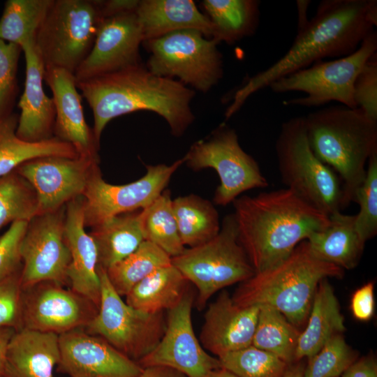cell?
I'll return each instance as SVG.
<instances>
[{
  "instance_id": "obj_1",
  "label": "cell",
  "mask_w": 377,
  "mask_h": 377,
  "mask_svg": "<svg viewBox=\"0 0 377 377\" xmlns=\"http://www.w3.org/2000/svg\"><path fill=\"white\" fill-rule=\"evenodd\" d=\"M377 24L376 0H323L316 14L298 29L283 57L251 77L233 94L225 117L228 119L254 93L276 80L325 58H339L355 51Z\"/></svg>"
},
{
  "instance_id": "obj_2",
  "label": "cell",
  "mask_w": 377,
  "mask_h": 377,
  "mask_svg": "<svg viewBox=\"0 0 377 377\" xmlns=\"http://www.w3.org/2000/svg\"><path fill=\"white\" fill-rule=\"evenodd\" d=\"M94 115L93 131L100 143L114 118L151 111L168 124L172 134L183 135L195 119L191 103L195 91L174 79L160 77L142 64L82 81H76Z\"/></svg>"
},
{
  "instance_id": "obj_3",
  "label": "cell",
  "mask_w": 377,
  "mask_h": 377,
  "mask_svg": "<svg viewBox=\"0 0 377 377\" xmlns=\"http://www.w3.org/2000/svg\"><path fill=\"white\" fill-rule=\"evenodd\" d=\"M232 204L238 239L256 273L283 261L329 222L287 188L237 197Z\"/></svg>"
},
{
  "instance_id": "obj_4",
  "label": "cell",
  "mask_w": 377,
  "mask_h": 377,
  "mask_svg": "<svg viewBox=\"0 0 377 377\" xmlns=\"http://www.w3.org/2000/svg\"><path fill=\"white\" fill-rule=\"evenodd\" d=\"M304 121L312 151L342 182L345 208L354 202L366 176V165L377 151V121L357 108L343 105L311 112Z\"/></svg>"
},
{
  "instance_id": "obj_5",
  "label": "cell",
  "mask_w": 377,
  "mask_h": 377,
  "mask_svg": "<svg viewBox=\"0 0 377 377\" xmlns=\"http://www.w3.org/2000/svg\"><path fill=\"white\" fill-rule=\"evenodd\" d=\"M343 273L341 267L318 258L304 240L283 261L242 282L232 298L240 306H272L299 326L308 318L319 283L341 278Z\"/></svg>"
},
{
  "instance_id": "obj_6",
  "label": "cell",
  "mask_w": 377,
  "mask_h": 377,
  "mask_svg": "<svg viewBox=\"0 0 377 377\" xmlns=\"http://www.w3.org/2000/svg\"><path fill=\"white\" fill-rule=\"evenodd\" d=\"M275 150L279 174L287 188L328 216L344 209L342 182L312 151L304 117L282 124Z\"/></svg>"
},
{
  "instance_id": "obj_7",
  "label": "cell",
  "mask_w": 377,
  "mask_h": 377,
  "mask_svg": "<svg viewBox=\"0 0 377 377\" xmlns=\"http://www.w3.org/2000/svg\"><path fill=\"white\" fill-rule=\"evenodd\" d=\"M171 263L198 290L196 306L205 308L219 290L242 283L255 270L240 244L233 214L227 215L218 235L201 245L185 249Z\"/></svg>"
},
{
  "instance_id": "obj_8",
  "label": "cell",
  "mask_w": 377,
  "mask_h": 377,
  "mask_svg": "<svg viewBox=\"0 0 377 377\" xmlns=\"http://www.w3.org/2000/svg\"><path fill=\"white\" fill-rule=\"evenodd\" d=\"M103 18L100 0H54L36 37L45 67L74 74L91 52Z\"/></svg>"
},
{
  "instance_id": "obj_9",
  "label": "cell",
  "mask_w": 377,
  "mask_h": 377,
  "mask_svg": "<svg viewBox=\"0 0 377 377\" xmlns=\"http://www.w3.org/2000/svg\"><path fill=\"white\" fill-rule=\"evenodd\" d=\"M142 43L150 52L146 67L154 75L177 77L184 85L203 93L223 77L219 43L198 30L175 31Z\"/></svg>"
},
{
  "instance_id": "obj_10",
  "label": "cell",
  "mask_w": 377,
  "mask_h": 377,
  "mask_svg": "<svg viewBox=\"0 0 377 377\" xmlns=\"http://www.w3.org/2000/svg\"><path fill=\"white\" fill-rule=\"evenodd\" d=\"M376 50L377 34L374 30L351 54L315 63L276 80L269 87L278 94L300 91L306 94L284 101L285 105L318 107L336 101L350 108H357L353 98L355 80Z\"/></svg>"
},
{
  "instance_id": "obj_11",
  "label": "cell",
  "mask_w": 377,
  "mask_h": 377,
  "mask_svg": "<svg viewBox=\"0 0 377 377\" xmlns=\"http://www.w3.org/2000/svg\"><path fill=\"white\" fill-rule=\"evenodd\" d=\"M98 273L101 288L98 311L84 329L138 363L161 340L166 325L163 312L147 313L131 306L114 289L106 270L98 266Z\"/></svg>"
},
{
  "instance_id": "obj_12",
  "label": "cell",
  "mask_w": 377,
  "mask_h": 377,
  "mask_svg": "<svg viewBox=\"0 0 377 377\" xmlns=\"http://www.w3.org/2000/svg\"><path fill=\"white\" fill-rule=\"evenodd\" d=\"M184 157L194 171L216 170L220 184L214 202L218 205L226 206L244 191L269 185L258 163L240 146L235 131L224 124L206 140L195 142Z\"/></svg>"
},
{
  "instance_id": "obj_13",
  "label": "cell",
  "mask_w": 377,
  "mask_h": 377,
  "mask_svg": "<svg viewBox=\"0 0 377 377\" xmlns=\"http://www.w3.org/2000/svg\"><path fill=\"white\" fill-rule=\"evenodd\" d=\"M184 161L183 157L169 165H148L144 176L123 185L106 182L97 168L82 195L85 227L93 228L117 215L147 207L164 191L172 175Z\"/></svg>"
},
{
  "instance_id": "obj_14",
  "label": "cell",
  "mask_w": 377,
  "mask_h": 377,
  "mask_svg": "<svg viewBox=\"0 0 377 377\" xmlns=\"http://www.w3.org/2000/svg\"><path fill=\"white\" fill-rule=\"evenodd\" d=\"M66 205L28 222L21 245L22 290L43 281L68 283L71 261L64 239Z\"/></svg>"
},
{
  "instance_id": "obj_15",
  "label": "cell",
  "mask_w": 377,
  "mask_h": 377,
  "mask_svg": "<svg viewBox=\"0 0 377 377\" xmlns=\"http://www.w3.org/2000/svg\"><path fill=\"white\" fill-rule=\"evenodd\" d=\"M98 306L71 288L43 281L22 290V327L57 335L85 328Z\"/></svg>"
},
{
  "instance_id": "obj_16",
  "label": "cell",
  "mask_w": 377,
  "mask_h": 377,
  "mask_svg": "<svg viewBox=\"0 0 377 377\" xmlns=\"http://www.w3.org/2000/svg\"><path fill=\"white\" fill-rule=\"evenodd\" d=\"M193 296L188 291L180 302L168 310L164 333L156 346L138 364L142 367L165 366L186 377H207L221 367L201 345L192 325Z\"/></svg>"
},
{
  "instance_id": "obj_17",
  "label": "cell",
  "mask_w": 377,
  "mask_h": 377,
  "mask_svg": "<svg viewBox=\"0 0 377 377\" xmlns=\"http://www.w3.org/2000/svg\"><path fill=\"white\" fill-rule=\"evenodd\" d=\"M99 161L81 156H46L29 160L15 171L36 191L38 214H40L56 210L82 196L91 176L99 168Z\"/></svg>"
},
{
  "instance_id": "obj_18",
  "label": "cell",
  "mask_w": 377,
  "mask_h": 377,
  "mask_svg": "<svg viewBox=\"0 0 377 377\" xmlns=\"http://www.w3.org/2000/svg\"><path fill=\"white\" fill-rule=\"evenodd\" d=\"M142 30L135 10L104 17L88 56L74 73L77 82L141 64Z\"/></svg>"
},
{
  "instance_id": "obj_19",
  "label": "cell",
  "mask_w": 377,
  "mask_h": 377,
  "mask_svg": "<svg viewBox=\"0 0 377 377\" xmlns=\"http://www.w3.org/2000/svg\"><path fill=\"white\" fill-rule=\"evenodd\" d=\"M57 371L69 377H136L142 368L102 337L79 328L59 335Z\"/></svg>"
},
{
  "instance_id": "obj_20",
  "label": "cell",
  "mask_w": 377,
  "mask_h": 377,
  "mask_svg": "<svg viewBox=\"0 0 377 377\" xmlns=\"http://www.w3.org/2000/svg\"><path fill=\"white\" fill-rule=\"evenodd\" d=\"M44 80L52 92L55 107L54 137L72 145L79 156L100 161V143L85 121L74 74L64 68L46 67Z\"/></svg>"
},
{
  "instance_id": "obj_21",
  "label": "cell",
  "mask_w": 377,
  "mask_h": 377,
  "mask_svg": "<svg viewBox=\"0 0 377 377\" xmlns=\"http://www.w3.org/2000/svg\"><path fill=\"white\" fill-rule=\"evenodd\" d=\"M259 306L236 304L223 291L209 304L204 316L199 341L217 358L252 344Z\"/></svg>"
},
{
  "instance_id": "obj_22",
  "label": "cell",
  "mask_w": 377,
  "mask_h": 377,
  "mask_svg": "<svg viewBox=\"0 0 377 377\" xmlns=\"http://www.w3.org/2000/svg\"><path fill=\"white\" fill-rule=\"evenodd\" d=\"M64 239L71 255L67 271L70 288L99 308L101 288L98 252L93 238L85 231L82 196L66 205Z\"/></svg>"
},
{
  "instance_id": "obj_23",
  "label": "cell",
  "mask_w": 377,
  "mask_h": 377,
  "mask_svg": "<svg viewBox=\"0 0 377 377\" xmlns=\"http://www.w3.org/2000/svg\"><path fill=\"white\" fill-rule=\"evenodd\" d=\"M22 49L26 61V79L18 103L21 112L16 135L26 142H37L54 137L55 107L52 98L48 97L43 89L45 67L36 42H29Z\"/></svg>"
},
{
  "instance_id": "obj_24",
  "label": "cell",
  "mask_w": 377,
  "mask_h": 377,
  "mask_svg": "<svg viewBox=\"0 0 377 377\" xmlns=\"http://www.w3.org/2000/svg\"><path fill=\"white\" fill-rule=\"evenodd\" d=\"M59 360V335L20 329L9 341L2 377H54Z\"/></svg>"
},
{
  "instance_id": "obj_25",
  "label": "cell",
  "mask_w": 377,
  "mask_h": 377,
  "mask_svg": "<svg viewBox=\"0 0 377 377\" xmlns=\"http://www.w3.org/2000/svg\"><path fill=\"white\" fill-rule=\"evenodd\" d=\"M143 42L182 29H195L212 39L213 25L191 0H141L135 10Z\"/></svg>"
},
{
  "instance_id": "obj_26",
  "label": "cell",
  "mask_w": 377,
  "mask_h": 377,
  "mask_svg": "<svg viewBox=\"0 0 377 377\" xmlns=\"http://www.w3.org/2000/svg\"><path fill=\"white\" fill-rule=\"evenodd\" d=\"M312 253L319 259L344 270L355 267L362 256L365 241L355 226V215L335 212L322 230L306 240Z\"/></svg>"
},
{
  "instance_id": "obj_27",
  "label": "cell",
  "mask_w": 377,
  "mask_h": 377,
  "mask_svg": "<svg viewBox=\"0 0 377 377\" xmlns=\"http://www.w3.org/2000/svg\"><path fill=\"white\" fill-rule=\"evenodd\" d=\"M346 330L334 289L327 279L318 284L305 330L300 334L294 361L316 354L334 335Z\"/></svg>"
},
{
  "instance_id": "obj_28",
  "label": "cell",
  "mask_w": 377,
  "mask_h": 377,
  "mask_svg": "<svg viewBox=\"0 0 377 377\" xmlns=\"http://www.w3.org/2000/svg\"><path fill=\"white\" fill-rule=\"evenodd\" d=\"M143 209L113 216L89 232L98 252V266L108 269L124 259L144 242Z\"/></svg>"
},
{
  "instance_id": "obj_29",
  "label": "cell",
  "mask_w": 377,
  "mask_h": 377,
  "mask_svg": "<svg viewBox=\"0 0 377 377\" xmlns=\"http://www.w3.org/2000/svg\"><path fill=\"white\" fill-rule=\"evenodd\" d=\"M188 283L171 263L155 270L138 283L125 296V302L144 312H163L180 302L188 292Z\"/></svg>"
},
{
  "instance_id": "obj_30",
  "label": "cell",
  "mask_w": 377,
  "mask_h": 377,
  "mask_svg": "<svg viewBox=\"0 0 377 377\" xmlns=\"http://www.w3.org/2000/svg\"><path fill=\"white\" fill-rule=\"evenodd\" d=\"M19 116L12 113L0 121V177L16 170L23 163L46 156L77 157L74 147L53 137L50 139L29 142L16 135Z\"/></svg>"
},
{
  "instance_id": "obj_31",
  "label": "cell",
  "mask_w": 377,
  "mask_h": 377,
  "mask_svg": "<svg viewBox=\"0 0 377 377\" xmlns=\"http://www.w3.org/2000/svg\"><path fill=\"white\" fill-rule=\"evenodd\" d=\"M260 1L204 0L205 14L214 27L212 39L232 44L251 36L258 25Z\"/></svg>"
},
{
  "instance_id": "obj_32",
  "label": "cell",
  "mask_w": 377,
  "mask_h": 377,
  "mask_svg": "<svg viewBox=\"0 0 377 377\" xmlns=\"http://www.w3.org/2000/svg\"><path fill=\"white\" fill-rule=\"evenodd\" d=\"M172 207L183 245L205 244L220 230L219 214L209 200L191 194L172 200Z\"/></svg>"
},
{
  "instance_id": "obj_33",
  "label": "cell",
  "mask_w": 377,
  "mask_h": 377,
  "mask_svg": "<svg viewBox=\"0 0 377 377\" xmlns=\"http://www.w3.org/2000/svg\"><path fill=\"white\" fill-rule=\"evenodd\" d=\"M300 334L279 311L268 305H260L251 345L290 364L294 361Z\"/></svg>"
},
{
  "instance_id": "obj_34",
  "label": "cell",
  "mask_w": 377,
  "mask_h": 377,
  "mask_svg": "<svg viewBox=\"0 0 377 377\" xmlns=\"http://www.w3.org/2000/svg\"><path fill=\"white\" fill-rule=\"evenodd\" d=\"M170 264L169 255L145 240L135 251L106 269V274L114 289L122 297L155 270Z\"/></svg>"
},
{
  "instance_id": "obj_35",
  "label": "cell",
  "mask_w": 377,
  "mask_h": 377,
  "mask_svg": "<svg viewBox=\"0 0 377 377\" xmlns=\"http://www.w3.org/2000/svg\"><path fill=\"white\" fill-rule=\"evenodd\" d=\"M54 0H8L0 19V39L21 47L36 42Z\"/></svg>"
},
{
  "instance_id": "obj_36",
  "label": "cell",
  "mask_w": 377,
  "mask_h": 377,
  "mask_svg": "<svg viewBox=\"0 0 377 377\" xmlns=\"http://www.w3.org/2000/svg\"><path fill=\"white\" fill-rule=\"evenodd\" d=\"M169 190H164L147 207L143 209L145 239L164 251L171 258L181 254L183 245L172 207Z\"/></svg>"
},
{
  "instance_id": "obj_37",
  "label": "cell",
  "mask_w": 377,
  "mask_h": 377,
  "mask_svg": "<svg viewBox=\"0 0 377 377\" xmlns=\"http://www.w3.org/2000/svg\"><path fill=\"white\" fill-rule=\"evenodd\" d=\"M38 213L31 185L15 170L0 177V229L15 221H29Z\"/></svg>"
},
{
  "instance_id": "obj_38",
  "label": "cell",
  "mask_w": 377,
  "mask_h": 377,
  "mask_svg": "<svg viewBox=\"0 0 377 377\" xmlns=\"http://www.w3.org/2000/svg\"><path fill=\"white\" fill-rule=\"evenodd\" d=\"M221 366L239 377H283L290 364L252 345L218 358Z\"/></svg>"
},
{
  "instance_id": "obj_39",
  "label": "cell",
  "mask_w": 377,
  "mask_h": 377,
  "mask_svg": "<svg viewBox=\"0 0 377 377\" xmlns=\"http://www.w3.org/2000/svg\"><path fill=\"white\" fill-rule=\"evenodd\" d=\"M356 359L343 336L335 334L309 359L303 377H339Z\"/></svg>"
},
{
  "instance_id": "obj_40",
  "label": "cell",
  "mask_w": 377,
  "mask_h": 377,
  "mask_svg": "<svg viewBox=\"0 0 377 377\" xmlns=\"http://www.w3.org/2000/svg\"><path fill=\"white\" fill-rule=\"evenodd\" d=\"M367 164L365 178L354 199L360 205V212L355 214L356 229L365 242L377 233V151Z\"/></svg>"
},
{
  "instance_id": "obj_41",
  "label": "cell",
  "mask_w": 377,
  "mask_h": 377,
  "mask_svg": "<svg viewBox=\"0 0 377 377\" xmlns=\"http://www.w3.org/2000/svg\"><path fill=\"white\" fill-rule=\"evenodd\" d=\"M22 47L0 39V121L8 117L18 92L17 71Z\"/></svg>"
},
{
  "instance_id": "obj_42",
  "label": "cell",
  "mask_w": 377,
  "mask_h": 377,
  "mask_svg": "<svg viewBox=\"0 0 377 377\" xmlns=\"http://www.w3.org/2000/svg\"><path fill=\"white\" fill-rule=\"evenodd\" d=\"M353 98L357 108L377 121V54L365 63L356 77Z\"/></svg>"
},
{
  "instance_id": "obj_43",
  "label": "cell",
  "mask_w": 377,
  "mask_h": 377,
  "mask_svg": "<svg viewBox=\"0 0 377 377\" xmlns=\"http://www.w3.org/2000/svg\"><path fill=\"white\" fill-rule=\"evenodd\" d=\"M22 269L0 281V328L22 327Z\"/></svg>"
},
{
  "instance_id": "obj_44",
  "label": "cell",
  "mask_w": 377,
  "mask_h": 377,
  "mask_svg": "<svg viewBox=\"0 0 377 377\" xmlns=\"http://www.w3.org/2000/svg\"><path fill=\"white\" fill-rule=\"evenodd\" d=\"M27 225L15 221L0 237V281L22 267L21 245Z\"/></svg>"
},
{
  "instance_id": "obj_45",
  "label": "cell",
  "mask_w": 377,
  "mask_h": 377,
  "mask_svg": "<svg viewBox=\"0 0 377 377\" xmlns=\"http://www.w3.org/2000/svg\"><path fill=\"white\" fill-rule=\"evenodd\" d=\"M350 309L353 316L360 321H368L375 310L374 285L369 282L357 289L353 293Z\"/></svg>"
},
{
  "instance_id": "obj_46",
  "label": "cell",
  "mask_w": 377,
  "mask_h": 377,
  "mask_svg": "<svg viewBox=\"0 0 377 377\" xmlns=\"http://www.w3.org/2000/svg\"><path fill=\"white\" fill-rule=\"evenodd\" d=\"M341 377H377V363L374 357L367 356L353 362Z\"/></svg>"
},
{
  "instance_id": "obj_47",
  "label": "cell",
  "mask_w": 377,
  "mask_h": 377,
  "mask_svg": "<svg viewBox=\"0 0 377 377\" xmlns=\"http://www.w3.org/2000/svg\"><path fill=\"white\" fill-rule=\"evenodd\" d=\"M138 0H108L101 1L102 12L104 17L115 14L135 10Z\"/></svg>"
},
{
  "instance_id": "obj_48",
  "label": "cell",
  "mask_w": 377,
  "mask_h": 377,
  "mask_svg": "<svg viewBox=\"0 0 377 377\" xmlns=\"http://www.w3.org/2000/svg\"><path fill=\"white\" fill-rule=\"evenodd\" d=\"M136 377H186L183 373L165 366H148L142 368Z\"/></svg>"
},
{
  "instance_id": "obj_49",
  "label": "cell",
  "mask_w": 377,
  "mask_h": 377,
  "mask_svg": "<svg viewBox=\"0 0 377 377\" xmlns=\"http://www.w3.org/2000/svg\"><path fill=\"white\" fill-rule=\"evenodd\" d=\"M15 331L11 327L0 328V377H2L3 373L8 346Z\"/></svg>"
},
{
  "instance_id": "obj_50",
  "label": "cell",
  "mask_w": 377,
  "mask_h": 377,
  "mask_svg": "<svg viewBox=\"0 0 377 377\" xmlns=\"http://www.w3.org/2000/svg\"><path fill=\"white\" fill-rule=\"evenodd\" d=\"M309 3V1H297L298 10V29L302 27L309 21L306 14Z\"/></svg>"
},
{
  "instance_id": "obj_51",
  "label": "cell",
  "mask_w": 377,
  "mask_h": 377,
  "mask_svg": "<svg viewBox=\"0 0 377 377\" xmlns=\"http://www.w3.org/2000/svg\"><path fill=\"white\" fill-rule=\"evenodd\" d=\"M304 367L302 364L290 365L283 377H303Z\"/></svg>"
},
{
  "instance_id": "obj_52",
  "label": "cell",
  "mask_w": 377,
  "mask_h": 377,
  "mask_svg": "<svg viewBox=\"0 0 377 377\" xmlns=\"http://www.w3.org/2000/svg\"><path fill=\"white\" fill-rule=\"evenodd\" d=\"M207 377H239L230 371L220 367L212 371Z\"/></svg>"
}]
</instances>
